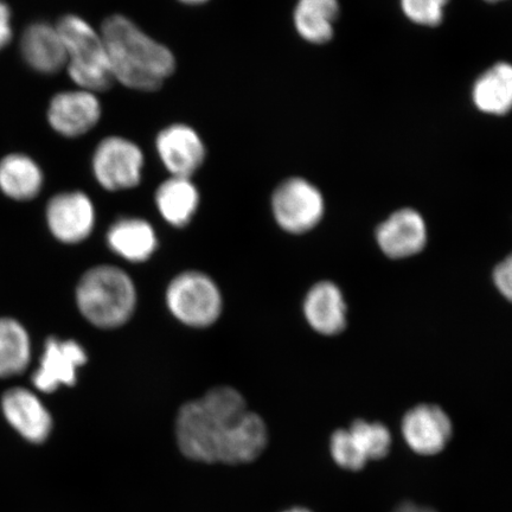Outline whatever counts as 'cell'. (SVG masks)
Masks as SVG:
<instances>
[{
	"label": "cell",
	"mask_w": 512,
	"mask_h": 512,
	"mask_svg": "<svg viewBox=\"0 0 512 512\" xmlns=\"http://www.w3.org/2000/svg\"><path fill=\"white\" fill-rule=\"evenodd\" d=\"M246 399L238 389L220 386L202 398L185 403L176 420L178 446L196 462L224 463L243 418Z\"/></svg>",
	"instance_id": "cell-1"
},
{
	"label": "cell",
	"mask_w": 512,
	"mask_h": 512,
	"mask_svg": "<svg viewBox=\"0 0 512 512\" xmlns=\"http://www.w3.org/2000/svg\"><path fill=\"white\" fill-rule=\"evenodd\" d=\"M99 30L114 82L132 91L150 93L158 91L174 75L175 55L132 19L112 15Z\"/></svg>",
	"instance_id": "cell-2"
},
{
	"label": "cell",
	"mask_w": 512,
	"mask_h": 512,
	"mask_svg": "<svg viewBox=\"0 0 512 512\" xmlns=\"http://www.w3.org/2000/svg\"><path fill=\"white\" fill-rule=\"evenodd\" d=\"M138 302L136 285L124 270L112 265L91 268L76 287V305L83 317L99 329L125 325Z\"/></svg>",
	"instance_id": "cell-3"
},
{
	"label": "cell",
	"mask_w": 512,
	"mask_h": 512,
	"mask_svg": "<svg viewBox=\"0 0 512 512\" xmlns=\"http://www.w3.org/2000/svg\"><path fill=\"white\" fill-rule=\"evenodd\" d=\"M67 54L70 80L85 91L101 93L114 80L100 30L78 15H66L56 23Z\"/></svg>",
	"instance_id": "cell-4"
},
{
	"label": "cell",
	"mask_w": 512,
	"mask_h": 512,
	"mask_svg": "<svg viewBox=\"0 0 512 512\" xmlns=\"http://www.w3.org/2000/svg\"><path fill=\"white\" fill-rule=\"evenodd\" d=\"M165 303L179 323L195 329L215 324L223 310L220 287L200 271L183 272L172 279L166 288Z\"/></svg>",
	"instance_id": "cell-5"
},
{
	"label": "cell",
	"mask_w": 512,
	"mask_h": 512,
	"mask_svg": "<svg viewBox=\"0 0 512 512\" xmlns=\"http://www.w3.org/2000/svg\"><path fill=\"white\" fill-rule=\"evenodd\" d=\"M275 222L284 232L300 235L315 229L322 221L325 202L322 192L302 177L281 182L271 200Z\"/></svg>",
	"instance_id": "cell-6"
},
{
	"label": "cell",
	"mask_w": 512,
	"mask_h": 512,
	"mask_svg": "<svg viewBox=\"0 0 512 512\" xmlns=\"http://www.w3.org/2000/svg\"><path fill=\"white\" fill-rule=\"evenodd\" d=\"M144 152L132 140L110 136L101 140L92 156L96 182L107 191L137 188L143 179Z\"/></svg>",
	"instance_id": "cell-7"
},
{
	"label": "cell",
	"mask_w": 512,
	"mask_h": 512,
	"mask_svg": "<svg viewBox=\"0 0 512 512\" xmlns=\"http://www.w3.org/2000/svg\"><path fill=\"white\" fill-rule=\"evenodd\" d=\"M46 219L50 233L56 240L75 245L92 234L96 211L91 197L85 192L64 191L50 198Z\"/></svg>",
	"instance_id": "cell-8"
},
{
	"label": "cell",
	"mask_w": 512,
	"mask_h": 512,
	"mask_svg": "<svg viewBox=\"0 0 512 512\" xmlns=\"http://www.w3.org/2000/svg\"><path fill=\"white\" fill-rule=\"evenodd\" d=\"M102 117L98 94L85 89H72L57 93L51 98L47 111L48 124L64 138L86 136Z\"/></svg>",
	"instance_id": "cell-9"
},
{
	"label": "cell",
	"mask_w": 512,
	"mask_h": 512,
	"mask_svg": "<svg viewBox=\"0 0 512 512\" xmlns=\"http://www.w3.org/2000/svg\"><path fill=\"white\" fill-rule=\"evenodd\" d=\"M87 361V352L80 343L73 339L49 338L40 366L32 375V383L38 392L46 394L62 387H73L79 370Z\"/></svg>",
	"instance_id": "cell-10"
},
{
	"label": "cell",
	"mask_w": 512,
	"mask_h": 512,
	"mask_svg": "<svg viewBox=\"0 0 512 512\" xmlns=\"http://www.w3.org/2000/svg\"><path fill=\"white\" fill-rule=\"evenodd\" d=\"M160 162L171 176L191 178L206 160L207 149L194 128L172 124L163 128L156 138Z\"/></svg>",
	"instance_id": "cell-11"
},
{
	"label": "cell",
	"mask_w": 512,
	"mask_h": 512,
	"mask_svg": "<svg viewBox=\"0 0 512 512\" xmlns=\"http://www.w3.org/2000/svg\"><path fill=\"white\" fill-rule=\"evenodd\" d=\"M406 443L421 456H434L444 450L452 437L448 415L438 406L420 405L409 411L402 420Z\"/></svg>",
	"instance_id": "cell-12"
},
{
	"label": "cell",
	"mask_w": 512,
	"mask_h": 512,
	"mask_svg": "<svg viewBox=\"0 0 512 512\" xmlns=\"http://www.w3.org/2000/svg\"><path fill=\"white\" fill-rule=\"evenodd\" d=\"M376 240L388 258H411L419 254L427 243L424 217L411 208L395 211L376 229Z\"/></svg>",
	"instance_id": "cell-13"
},
{
	"label": "cell",
	"mask_w": 512,
	"mask_h": 512,
	"mask_svg": "<svg viewBox=\"0 0 512 512\" xmlns=\"http://www.w3.org/2000/svg\"><path fill=\"white\" fill-rule=\"evenodd\" d=\"M5 419L25 440L42 444L53 430V419L43 402L27 388H12L3 395Z\"/></svg>",
	"instance_id": "cell-14"
},
{
	"label": "cell",
	"mask_w": 512,
	"mask_h": 512,
	"mask_svg": "<svg viewBox=\"0 0 512 512\" xmlns=\"http://www.w3.org/2000/svg\"><path fill=\"white\" fill-rule=\"evenodd\" d=\"M19 50L27 66L38 74L54 75L66 69V48L56 24L31 23L23 31Z\"/></svg>",
	"instance_id": "cell-15"
},
{
	"label": "cell",
	"mask_w": 512,
	"mask_h": 512,
	"mask_svg": "<svg viewBox=\"0 0 512 512\" xmlns=\"http://www.w3.org/2000/svg\"><path fill=\"white\" fill-rule=\"evenodd\" d=\"M304 316L320 335L341 334L347 326V303L342 291L331 281L313 285L304 300Z\"/></svg>",
	"instance_id": "cell-16"
},
{
	"label": "cell",
	"mask_w": 512,
	"mask_h": 512,
	"mask_svg": "<svg viewBox=\"0 0 512 512\" xmlns=\"http://www.w3.org/2000/svg\"><path fill=\"white\" fill-rule=\"evenodd\" d=\"M107 245L121 259L142 264L155 254L158 240L149 222L139 217H123L108 229Z\"/></svg>",
	"instance_id": "cell-17"
},
{
	"label": "cell",
	"mask_w": 512,
	"mask_h": 512,
	"mask_svg": "<svg viewBox=\"0 0 512 512\" xmlns=\"http://www.w3.org/2000/svg\"><path fill=\"white\" fill-rule=\"evenodd\" d=\"M160 216L172 227L184 228L200 207V192L191 178L171 176L159 185L155 196Z\"/></svg>",
	"instance_id": "cell-18"
},
{
	"label": "cell",
	"mask_w": 512,
	"mask_h": 512,
	"mask_svg": "<svg viewBox=\"0 0 512 512\" xmlns=\"http://www.w3.org/2000/svg\"><path fill=\"white\" fill-rule=\"evenodd\" d=\"M43 184V170L34 158L24 153H10L0 159V191L10 200H34L40 195Z\"/></svg>",
	"instance_id": "cell-19"
},
{
	"label": "cell",
	"mask_w": 512,
	"mask_h": 512,
	"mask_svg": "<svg viewBox=\"0 0 512 512\" xmlns=\"http://www.w3.org/2000/svg\"><path fill=\"white\" fill-rule=\"evenodd\" d=\"M473 102L480 112L504 115L512 110V64L497 63L473 86Z\"/></svg>",
	"instance_id": "cell-20"
},
{
	"label": "cell",
	"mask_w": 512,
	"mask_h": 512,
	"mask_svg": "<svg viewBox=\"0 0 512 512\" xmlns=\"http://www.w3.org/2000/svg\"><path fill=\"white\" fill-rule=\"evenodd\" d=\"M338 0H298L293 12L294 27L303 40L324 44L334 36Z\"/></svg>",
	"instance_id": "cell-21"
},
{
	"label": "cell",
	"mask_w": 512,
	"mask_h": 512,
	"mask_svg": "<svg viewBox=\"0 0 512 512\" xmlns=\"http://www.w3.org/2000/svg\"><path fill=\"white\" fill-rule=\"evenodd\" d=\"M30 360L31 341L27 329L16 319H0V379L22 374Z\"/></svg>",
	"instance_id": "cell-22"
},
{
	"label": "cell",
	"mask_w": 512,
	"mask_h": 512,
	"mask_svg": "<svg viewBox=\"0 0 512 512\" xmlns=\"http://www.w3.org/2000/svg\"><path fill=\"white\" fill-rule=\"evenodd\" d=\"M349 431L368 460L381 459L389 453L392 435L379 422L356 420Z\"/></svg>",
	"instance_id": "cell-23"
},
{
	"label": "cell",
	"mask_w": 512,
	"mask_h": 512,
	"mask_svg": "<svg viewBox=\"0 0 512 512\" xmlns=\"http://www.w3.org/2000/svg\"><path fill=\"white\" fill-rule=\"evenodd\" d=\"M330 448L336 464L345 470L358 471L368 463L349 430H338L332 434Z\"/></svg>",
	"instance_id": "cell-24"
},
{
	"label": "cell",
	"mask_w": 512,
	"mask_h": 512,
	"mask_svg": "<svg viewBox=\"0 0 512 512\" xmlns=\"http://www.w3.org/2000/svg\"><path fill=\"white\" fill-rule=\"evenodd\" d=\"M447 3L448 0H401V8L412 22L435 27L443 21Z\"/></svg>",
	"instance_id": "cell-25"
},
{
	"label": "cell",
	"mask_w": 512,
	"mask_h": 512,
	"mask_svg": "<svg viewBox=\"0 0 512 512\" xmlns=\"http://www.w3.org/2000/svg\"><path fill=\"white\" fill-rule=\"evenodd\" d=\"M494 281L502 296L512 303V254L499 262L494 271Z\"/></svg>",
	"instance_id": "cell-26"
},
{
	"label": "cell",
	"mask_w": 512,
	"mask_h": 512,
	"mask_svg": "<svg viewBox=\"0 0 512 512\" xmlns=\"http://www.w3.org/2000/svg\"><path fill=\"white\" fill-rule=\"evenodd\" d=\"M14 38V24L10 6L0 0V51L4 50Z\"/></svg>",
	"instance_id": "cell-27"
},
{
	"label": "cell",
	"mask_w": 512,
	"mask_h": 512,
	"mask_svg": "<svg viewBox=\"0 0 512 512\" xmlns=\"http://www.w3.org/2000/svg\"><path fill=\"white\" fill-rule=\"evenodd\" d=\"M394 512H437L430 508L420 507V505H416L411 502L400 504L398 508L394 510Z\"/></svg>",
	"instance_id": "cell-28"
},
{
	"label": "cell",
	"mask_w": 512,
	"mask_h": 512,
	"mask_svg": "<svg viewBox=\"0 0 512 512\" xmlns=\"http://www.w3.org/2000/svg\"><path fill=\"white\" fill-rule=\"evenodd\" d=\"M178 2L185 5H202L208 3L209 0H178Z\"/></svg>",
	"instance_id": "cell-29"
},
{
	"label": "cell",
	"mask_w": 512,
	"mask_h": 512,
	"mask_svg": "<svg viewBox=\"0 0 512 512\" xmlns=\"http://www.w3.org/2000/svg\"><path fill=\"white\" fill-rule=\"evenodd\" d=\"M284 512H311V511L304 509V508H293L291 510H286Z\"/></svg>",
	"instance_id": "cell-30"
},
{
	"label": "cell",
	"mask_w": 512,
	"mask_h": 512,
	"mask_svg": "<svg viewBox=\"0 0 512 512\" xmlns=\"http://www.w3.org/2000/svg\"><path fill=\"white\" fill-rule=\"evenodd\" d=\"M486 2L496 3V2H502V0H486Z\"/></svg>",
	"instance_id": "cell-31"
}]
</instances>
